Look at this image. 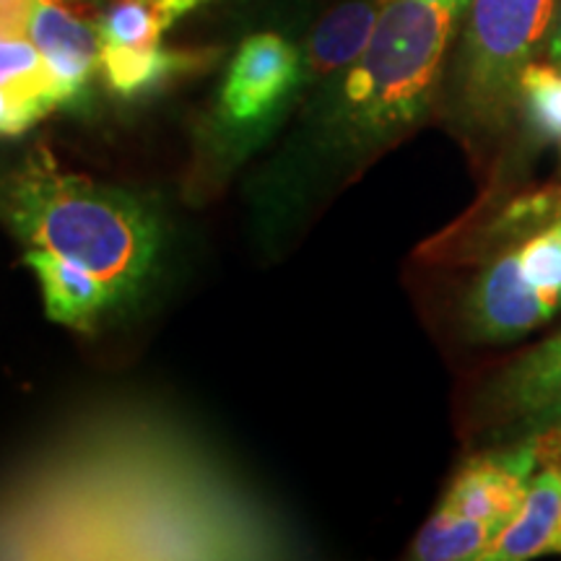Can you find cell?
I'll list each match as a JSON object with an SVG mask.
<instances>
[{
  "mask_svg": "<svg viewBox=\"0 0 561 561\" xmlns=\"http://www.w3.org/2000/svg\"><path fill=\"white\" fill-rule=\"evenodd\" d=\"M187 66V55L167 53L161 47L102 45L100 68L107 87L121 96H138L153 91Z\"/></svg>",
  "mask_w": 561,
  "mask_h": 561,
  "instance_id": "12",
  "label": "cell"
},
{
  "mask_svg": "<svg viewBox=\"0 0 561 561\" xmlns=\"http://www.w3.org/2000/svg\"><path fill=\"white\" fill-rule=\"evenodd\" d=\"M546 58H549L553 66L561 68V0L557 5V16H553V26L549 34V45H546Z\"/></svg>",
  "mask_w": 561,
  "mask_h": 561,
  "instance_id": "21",
  "label": "cell"
},
{
  "mask_svg": "<svg viewBox=\"0 0 561 561\" xmlns=\"http://www.w3.org/2000/svg\"><path fill=\"white\" fill-rule=\"evenodd\" d=\"M494 536L491 525L439 507L413 541L411 557L421 561L481 559Z\"/></svg>",
  "mask_w": 561,
  "mask_h": 561,
  "instance_id": "13",
  "label": "cell"
},
{
  "mask_svg": "<svg viewBox=\"0 0 561 561\" xmlns=\"http://www.w3.org/2000/svg\"><path fill=\"white\" fill-rule=\"evenodd\" d=\"M561 523V473L543 468L528 483L520 510L496 530L483 561H525L553 551Z\"/></svg>",
  "mask_w": 561,
  "mask_h": 561,
  "instance_id": "8",
  "label": "cell"
},
{
  "mask_svg": "<svg viewBox=\"0 0 561 561\" xmlns=\"http://www.w3.org/2000/svg\"><path fill=\"white\" fill-rule=\"evenodd\" d=\"M551 318L523 278L515 252L491 261L466 299V322L476 341H515Z\"/></svg>",
  "mask_w": 561,
  "mask_h": 561,
  "instance_id": "6",
  "label": "cell"
},
{
  "mask_svg": "<svg viewBox=\"0 0 561 561\" xmlns=\"http://www.w3.org/2000/svg\"><path fill=\"white\" fill-rule=\"evenodd\" d=\"M37 0H0V37H24L30 32Z\"/></svg>",
  "mask_w": 561,
  "mask_h": 561,
  "instance_id": "19",
  "label": "cell"
},
{
  "mask_svg": "<svg viewBox=\"0 0 561 561\" xmlns=\"http://www.w3.org/2000/svg\"><path fill=\"white\" fill-rule=\"evenodd\" d=\"M55 107H58V96L53 87L0 83V136H19Z\"/></svg>",
  "mask_w": 561,
  "mask_h": 561,
  "instance_id": "17",
  "label": "cell"
},
{
  "mask_svg": "<svg viewBox=\"0 0 561 561\" xmlns=\"http://www.w3.org/2000/svg\"><path fill=\"white\" fill-rule=\"evenodd\" d=\"M9 219L32 248L81 265L123 299L138 289L157 257V224L128 195L30 161L9 193Z\"/></svg>",
  "mask_w": 561,
  "mask_h": 561,
  "instance_id": "2",
  "label": "cell"
},
{
  "mask_svg": "<svg viewBox=\"0 0 561 561\" xmlns=\"http://www.w3.org/2000/svg\"><path fill=\"white\" fill-rule=\"evenodd\" d=\"M559 0H471L453 62V104L471 128L500 130L520 110L525 68L546 53Z\"/></svg>",
  "mask_w": 561,
  "mask_h": 561,
  "instance_id": "3",
  "label": "cell"
},
{
  "mask_svg": "<svg viewBox=\"0 0 561 561\" xmlns=\"http://www.w3.org/2000/svg\"><path fill=\"white\" fill-rule=\"evenodd\" d=\"M102 45H121V47H159L161 34L167 32L164 21L153 3H140V0H128V3L115 5L100 24Z\"/></svg>",
  "mask_w": 561,
  "mask_h": 561,
  "instance_id": "16",
  "label": "cell"
},
{
  "mask_svg": "<svg viewBox=\"0 0 561 561\" xmlns=\"http://www.w3.org/2000/svg\"><path fill=\"white\" fill-rule=\"evenodd\" d=\"M523 434V447H528L538 466L561 473V411L551 416L528 421Z\"/></svg>",
  "mask_w": 561,
  "mask_h": 561,
  "instance_id": "18",
  "label": "cell"
},
{
  "mask_svg": "<svg viewBox=\"0 0 561 561\" xmlns=\"http://www.w3.org/2000/svg\"><path fill=\"white\" fill-rule=\"evenodd\" d=\"M523 278L551 314L561 307V221L538 231L515 250Z\"/></svg>",
  "mask_w": 561,
  "mask_h": 561,
  "instance_id": "14",
  "label": "cell"
},
{
  "mask_svg": "<svg viewBox=\"0 0 561 561\" xmlns=\"http://www.w3.org/2000/svg\"><path fill=\"white\" fill-rule=\"evenodd\" d=\"M553 551L561 553V523H559V533H557V543H553Z\"/></svg>",
  "mask_w": 561,
  "mask_h": 561,
  "instance_id": "22",
  "label": "cell"
},
{
  "mask_svg": "<svg viewBox=\"0 0 561 561\" xmlns=\"http://www.w3.org/2000/svg\"><path fill=\"white\" fill-rule=\"evenodd\" d=\"M30 37L50 70L58 104H73L100 66L102 39L96 26L70 11L66 0H37Z\"/></svg>",
  "mask_w": 561,
  "mask_h": 561,
  "instance_id": "7",
  "label": "cell"
},
{
  "mask_svg": "<svg viewBox=\"0 0 561 561\" xmlns=\"http://www.w3.org/2000/svg\"><path fill=\"white\" fill-rule=\"evenodd\" d=\"M305 81L301 53L278 34L244 39L221 83L219 115L227 128L257 133L284 112Z\"/></svg>",
  "mask_w": 561,
  "mask_h": 561,
  "instance_id": "4",
  "label": "cell"
},
{
  "mask_svg": "<svg viewBox=\"0 0 561 561\" xmlns=\"http://www.w3.org/2000/svg\"><path fill=\"white\" fill-rule=\"evenodd\" d=\"M496 401L520 424L561 411V333L504 371L496 382Z\"/></svg>",
  "mask_w": 561,
  "mask_h": 561,
  "instance_id": "11",
  "label": "cell"
},
{
  "mask_svg": "<svg viewBox=\"0 0 561 561\" xmlns=\"http://www.w3.org/2000/svg\"><path fill=\"white\" fill-rule=\"evenodd\" d=\"M468 3L390 0L369 45L328 91V136L348 151H375L405 136L432 107Z\"/></svg>",
  "mask_w": 561,
  "mask_h": 561,
  "instance_id": "1",
  "label": "cell"
},
{
  "mask_svg": "<svg viewBox=\"0 0 561 561\" xmlns=\"http://www.w3.org/2000/svg\"><path fill=\"white\" fill-rule=\"evenodd\" d=\"M536 466V458L523 445H515L512 450L479 455L455 473L439 507L450 510L455 515L473 517V520L500 530L520 510Z\"/></svg>",
  "mask_w": 561,
  "mask_h": 561,
  "instance_id": "5",
  "label": "cell"
},
{
  "mask_svg": "<svg viewBox=\"0 0 561 561\" xmlns=\"http://www.w3.org/2000/svg\"><path fill=\"white\" fill-rule=\"evenodd\" d=\"M520 107L538 136L561 146V68L553 62H530L520 79Z\"/></svg>",
  "mask_w": 561,
  "mask_h": 561,
  "instance_id": "15",
  "label": "cell"
},
{
  "mask_svg": "<svg viewBox=\"0 0 561 561\" xmlns=\"http://www.w3.org/2000/svg\"><path fill=\"white\" fill-rule=\"evenodd\" d=\"M26 263L37 273L47 314L60 325L87 331L96 314L115 305L110 286L100 276L55 252L32 248L26 252Z\"/></svg>",
  "mask_w": 561,
  "mask_h": 561,
  "instance_id": "10",
  "label": "cell"
},
{
  "mask_svg": "<svg viewBox=\"0 0 561 561\" xmlns=\"http://www.w3.org/2000/svg\"><path fill=\"white\" fill-rule=\"evenodd\" d=\"M388 3L390 0H346L339 9L325 13L301 53L305 79H333L359 58Z\"/></svg>",
  "mask_w": 561,
  "mask_h": 561,
  "instance_id": "9",
  "label": "cell"
},
{
  "mask_svg": "<svg viewBox=\"0 0 561 561\" xmlns=\"http://www.w3.org/2000/svg\"><path fill=\"white\" fill-rule=\"evenodd\" d=\"M203 3H206V0H153V9L159 11L161 21H164V26L170 30L174 21L185 16V13L195 11Z\"/></svg>",
  "mask_w": 561,
  "mask_h": 561,
  "instance_id": "20",
  "label": "cell"
}]
</instances>
